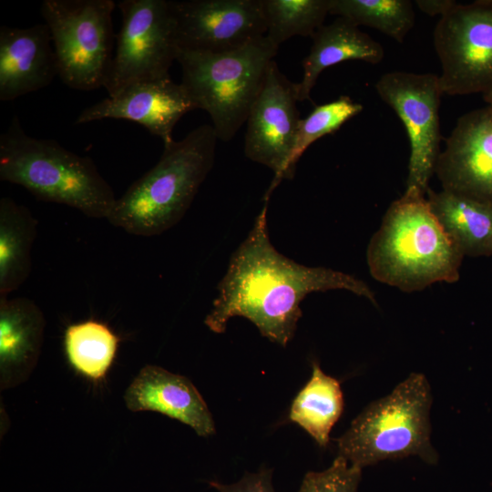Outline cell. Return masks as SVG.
<instances>
[{
  "label": "cell",
  "instance_id": "obj_1",
  "mask_svg": "<svg viewBox=\"0 0 492 492\" xmlns=\"http://www.w3.org/2000/svg\"><path fill=\"white\" fill-rule=\"evenodd\" d=\"M330 290H345L376 304L364 281L330 268L305 266L280 253L270 241L265 206L232 254L204 323L222 333L231 318L244 317L262 336L285 347L302 315V301L311 292Z\"/></svg>",
  "mask_w": 492,
  "mask_h": 492
},
{
  "label": "cell",
  "instance_id": "obj_2",
  "mask_svg": "<svg viewBox=\"0 0 492 492\" xmlns=\"http://www.w3.org/2000/svg\"><path fill=\"white\" fill-rule=\"evenodd\" d=\"M464 257L425 196L406 192L390 204L366 252L372 277L405 292L457 282Z\"/></svg>",
  "mask_w": 492,
  "mask_h": 492
},
{
  "label": "cell",
  "instance_id": "obj_3",
  "mask_svg": "<svg viewBox=\"0 0 492 492\" xmlns=\"http://www.w3.org/2000/svg\"><path fill=\"white\" fill-rule=\"evenodd\" d=\"M217 136L211 125L164 145L159 160L117 199L108 220L128 233L151 237L176 225L211 170Z\"/></svg>",
  "mask_w": 492,
  "mask_h": 492
},
{
  "label": "cell",
  "instance_id": "obj_4",
  "mask_svg": "<svg viewBox=\"0 0 492 492\" xmlns=\"http://www.w3.org/2000/svg\"><path fill=\"white\" fill-rule=\"evenodd\" d=\"M0 179L90 218L108 219L117 200L90 158L77 155L56 140L27 135L16 116L0 136Z\"/></svg>",
  "mask_w": 492,
  "mask_h": 492
},
{
  "label": "cell",
  "instance_id": "obj_5",
  "mask_svg": "<svg viewBox=\"0 0 492 492\" xmlns=\"http://www.w3.org/2000/svg\"><path fill=\"white\" fill-rule=\"evenodd\" d=\"M278 48L264 36L227 52L179 50L181 84L218 139L230 141L246 122Z\"/></svg>",
  "mask_w": 492,
  "mask_h": 492
},
{
  "label": "cell",
  "instance_id": "obj_6",
  "mask_svg": "<svg viewBox=\"0 0 492 492\" xmlns=\"http://www.w3.org/2000/svg\"><path fill=\"white\" fill-rule=\"evenodd\" d=\"M431 404L427 379L412 373L353 420L337 440L338 456L360 468L409 456L436 464L438 456L430 441Z\"/></svg>",
  "mask_w": 492,
  "mask_h": 492
},
{
  "label": "cell",
  "instance_id": "obj_7",
  "mask_svg": "<svg viewBox=\"0 0 492 492\" xmlns=\"http://www.w3.org/2000/svg\"><path fill=\"white\" fill-rule=\"evenodd\" d=\"M113 0H44L40 12L48 26L58 77L69 87H104L113 45Z\"/></svg>",
  "mask_w": 492,
  "mask_h": 492
},
{
  "label": "cell",
  "instance_id": "obj_8",
  "mask_svg": "<svg viewBox=\"0 0 492 492\" xmlns=\"http://www.w3.org/2000/svg\"><path fill=\"white\" fill-rule=\"evenodd\" d=\"M122 24L104 87L108 97L135 83L169 77L179 46L172 2L121 0Z\"/></svg>",
  "mask_w": 492,
  "mask_h": 492
},
{
  "label": "cell",
  "instance_id": "obj_9",
  "mask_svg": "<svg viewBox=\"0 0 492 492\" xmlns=\"http://www.w3.org/2000/svg\"><path fill=\"white\" fill-rule=\"evenodd\" d=\"M375 89L403 122L410 143L405 192L425 196L441 153L439 76L392 71L380 77Z\"/></svg>",
  "mask_w": 492,
  "mask_h": 492
},
{
  "label": "cell",
  "instance_id": "obj_10",
  "mask_svg": "<svg viewBox=\"0 0 492 492\" xmlns=\"http://www.w3.org/2000/svg\"><path fill=\"white\" fill-rule=\"evenodd\" d=\"M434 46L443 94L482 95L492 88V1L456 4L440 17Z\"/></svg>",
  "mask_w": 492,
  "mask_h": 492
},
{
  "label": "cell",
  "instance_id": "obj_11",
  "mask_svg": "<svg viewBox=\"0 0 492 492\" xmlns=\"http://www.w3.org/2000/svg\"><path fill=\"white\" fill-rule=\"evenodd\" d=\"M297 101L295 83L272 60L247 118L244 137L245 156L275 173L268 196L282 179H292L289 162L301 121Z\"/></svg>",
  "mask_w": 492,
  "mask_h": 492
},
{
  "label": "cell",
  "instance_id": "obj_12",
  "mask_svg": "<svg viewBox=\"0 0 492 492\" xmlns=\"http://www.w3.org/2000/svg\"><path fill=\"white\" fill-rule=\"evenodd\" d=\"M171 2L179 50L221 53L266 36L261 0Z\"/></svg>",
  "mask_w": 492,
  "mask_h": 492
},
{
  "label": "cell",
  "instance_id": "obj_13",
  "mask_svg": "<svg viewBox=\"0 0 492 492\" xmlns=\"http://www.w3.org/2000/svg\"><path fill=\"white\" fill-rule=\"evenodd\" d=\"M435 173L442 190L492 206V108L462 115L446 140Z\"/></svg>",
  "mask_w": 492,
  "mask_h": 492
},
{
  "label": "cell",
  "instance_id": "obj_14",
  "mask_svg": "<svg viewBox=\"0 0 492 492\" xmlns=\"http://www.w3.org/2000/svg\"><path fill=\"white\" fill-rule=\"evenodd\" d=\"M196 109L181 83L170 77L135 83L120 93L85 108L76 124L105 118L138 123L167 145L173 141L172 131L187 112Z\"/></svg>",
  "mask_w": 492,
  "mask_h": 492
},
{
  "label": "cell",
  "instance_id": "obj_15",
  "mask_svg": "<svg viewBox=\"0 0 492 492\" xmlns=\"http://www.w3.org/2000/svg\"><path fill=\"white\" fill-rule=\"evenodd\" d=\"M58 76L46 24L0 27V100L10 101L48 86Z\"/></svg>",
  "mask_w": 492,
  "mask_h": 492
},
{
  "label": "cell",
  "instance_id": "obj_16",
  "mask_svg": "<svg viewBox=\"0 0 492 492\" xmlns=\"http://www.w3.org/2000/svg\"><path fill=\"white\" fill-rule=\"evenodd\" d=\"M124 398L131 411L159 412L190 425L200 436L215 432L211 413L195 385L187 377L160 366H144Z\"/></svg>",
  "mask_w": 492,
  "mask_h": 492
},
{
  "label": "cell",
  "instance_id": "obj_17",
  "mask_svg": "<svg viewBox=\"0 0 492 492\" xmlns=\"http://www.w3.org/2000/svg\"><path fill=\"white\" fill-rule=\"evenodd\" d=\"M46 320L26 297H0V385L7 389L30 375L40 355Z\"/></svg>",
  "mask_w": 492,
  "mask_h": 492
},
{
  "label": "cell",
  "instance_id": "obj_18",
  "mask_svg": "<svg viewBox=\"0 0 492 492\" xmlns=\"http://www.w3.org/2000/svg\"><path fill=\"white\" fill-rule=\"evenodd\" d=\"M312 38L310 53L302 61V80L295 84L298 101L310 99L324 69L348 60L379 64L384 56L380 43L342 17L321 26Z\"/></svg>",
  "mask_w": 492,
  "mask_h": 492
},
{
  "label": "cell",
  "instance_id": "obj_19",
  "mask_svg": "<svg viewBox=\"0 0 492 492\" xmlns=\"http://www.w3.org/2000/svg\"><path fill=\"white\" fill-rule=\"evenodd\" d=\"M431 211L464 256L492 254V206L445 190L428 189Z\"/></svg>",
  "mask_w": 492,
  "mask_h": 492
},
{
  "label": "cell",
  "instance_id": "obj_20",
  "mask_svg": "<svg viewBox=\"0 0 492 492\" xmlns=\"http://www.w3.org/2000/svg\"><path fill=\"white\" fill-rule=\"evenodd\" d=\"M37 220L13 199L0 200V297L17 290L32 269Z\"/></svg>",
  "mask_w": 492,
  "mask_h": 492
},
{
  "label": "cell",
  "instance_id": "obj_21",
  "mask_svg": "<svg viewBox=\"0 0 492 492\" xmlns=\"http://www.w3.org/2000/svg\"><path fill=\"white\" fill-rule=\"evenodd\" d=\"M312 371L310 380L292 403L289 419L324 447L343 414V396L339 381L325 374L317 363H313Z\"/></svg>",
  "mask_w": 492,
  "mask_h": 492
},
{
  "label": "cell",
  "instance_id": "obj_22",
  "mask_svg": "<svg viewBox=\"0 0 492 492\" xmlns=\"http://www.w3.org/2000/svg\"><path fill=\"white\" fill-rule=\"evenodd\" d=\"M119 338L106 324L88 320L67 327L65 351L70 364L92 380H101L111 366Z\"/></svg>",
  "mask_w": 492,
  "mask_h": 492
},
{
  "label": "cell",
  "instance_id": "obj_23",
  "mask_svg": "<svg viewBox=\"0 0 492 492\" xmlns=\"http://www.w3.org/2000/svg\"><path fill=\"white\" fill-rule=\"evenodd\" d=\"M330 15L365 26L402 43L415 24L409 0H330Z\"/></svg>",
  "mask_w": 492,
  "mask_h": 492
},
{
  "label": "cell",
  "instance_id": "obj_24",
  "mask_svg": "<svg viewBox=\"0 0 492 492\" xmlns=\"http://www.w3.org/2000/svg\"><path fill=\"white\" fill-rule=\"evenodd\" d=\"M266 36L277 47L295 36H313L323 26L330 0H261Z\"/></svg>",
  "mask_w": 492,
  "mask_h": 492
},
{
  "label": "cell",
  "instance_id": "obj_25",
  "mask_svg": "<svg viewBox=\"0 0 492 492\" xmlns=\"http://www.w3.org/2000/svg\"><path fill=\"white\" fill-rule=\"evenodd\" d=\"M363 109L362 104L353 101L348 96H341L333 101L316 106L306 118L301 119L289 162L291 178L295 174L298 160L310 145L338 130Z\"/></svg>",
  "mask_w": 492,
  "mask_h": 492
},
{
  "label": "cell",
  "instance_id": "obj_26",
  "mask_svg": "<svg viewBox=\"0 0 492 492\" xmlns=\"http://www.w3.org/2000/svg\"><path fill=\"white\" fill-rule=\"evenodd\" d=\"M362 468L337 456L323 471L305 474L298 492H357Z\"/></svg>",
  "mask_w": 492,
  "mask_h": 492
},
{
  "label": "cell",
  "instance_id": "obj_27",
  "mask_svg": "<svg viewBox=\"0 0 492 492\" xmlns=\"http://www.w3.org/2000/svg\"><path fill=\"white\" fill-rule=\"evenodd\" d=\"M219 492H274L272 484V470L261 468L256 473H245L237 482L222 484L218 481L209 483Z\"/></svg>",
  "mask_w": 492,
  "mask_h": 492
},
{
  "label": "cell",
  "instance_id": "obj_28",
  "mask_svg": "<svg viewBox=\"0 0 492 492\" xmlns=\"http://www.w3.org/2000/svg\"><path fill=\"white\" fill-rule=\"evenodd\" d=\"M416 5L425 14L435 16H443L448 13L457 3L453 0H416Z\"/></svg>",
  "mask_w": 492,
  "mask_h": 492
},
{
  "label": "cell",
  "instance_id": "obj_29",
  "mask_svg": "<svg viewBox=\"0 0 492 492\" xmlns=\"http://www.w3.org/2000/svg\"><path fill=\"white\" fill-rule=\"evenodd\" d=\"M483 99L487 103V106L492 108V88L483 94Z\"/></svg>",
  "mask_w": 492,
  "mask_h": 492
},
{
  "label": "cell",
  "instance_id": "obj_30",
  "mask_svg": "<svg viewBox=\"0 0 492 492\" xmlns=\"http://www.w3.org/2000/svg\"><path fill=\"white\" fill-rule=\"evenodd\" d=\"M492 1V0H491Z\"/></svg>",
  "mask_w": 492,
  "mask_h": 492
}]
</instances>
